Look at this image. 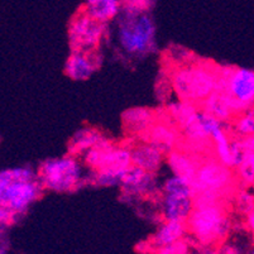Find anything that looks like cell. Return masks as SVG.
Listing matches in <instances>:
<instances>
[{"label":"cell","mask_w":254,"mask_h":254,"mask_svg":"<svg viewBox=\"0 0 254 254\" xmlns=\"http://www.w3.org/2000/svg\"><path fill=\"white\" fill-rule=\"evenodd\" d=\"M235 130L243 137L254 135V108L238 117L235 122Z\"/></svg>","instance_id":"44dd1931"},{"label":"cell","mask_w":254,"mask_h":254,"mask_svg":"<svg viewBox=\"0 0 254 254\" xmlns=\"http://www.w3.org/2000/svg\"><path fill=\"white\" fill-rule=\"evenodd\" d=\"M216 91L225 94L234 115L254 106V70L243 67L218 68Z\"/></svg>","instance_id":"7a4b0ae2"},{"label":"cell","mask_w":254,"mask_h":254,"mask_svg":"<svg viewBox=\"0 0 254 254\" xmlns=\"http://www.w3.org/2000/svg\"><path fill=\"white\" fill-rule=\"evenodd\" d=\"M244 162H246L247 165L251 166V167L254 170V153H247L246 161H244Z\"/></svg>","instance_id":"f1b7e54d"},{"label":"cell","mask_w":254,"mask_h":254,"mask_svg":"<svg viewBox=\"0 0 254 254\" xmlns=\"http://www.w3.org/2000/svg\"><path fill=\"white\" fill-rule=\"evenodd\" d=\"M42 189L39 179L36 181H20L11 179L10 170H3L0 173V204L15 218L28 210L39 197Z\"/></svg>","instance_id":"5b68a950"},{"label":"cell","mask_w":254,"mask_h":254,"mask_svg":"<svg viewBox=\"0 0 254 254\" xmlns=\"http://www.w3.org/2000/svg\"><path fill=\"white\" fill-rule=\"evenodd\" d=\"M99 57L95 52L85 53L80 51H72L64 64V72L72 80H87L92 72L98 68Z\"/></svg>","instance_id":"8fae6325"},{"label":"cell","mask_w":254,"mask_h":254,"mask_svg":"<svg viewBox=\"0 0 254 254\" xmlns=\"http://www.w3.org/2000/svg\"><path fill=\"white\" fill-rule=\"evenodd\" d=\"M202 108H204L202 110L209 113L212 117H215L220 122H226V120H229L230 118L234 117L226 95L223 92L216 91V90L212 92L207 100L202 103Z\"/></svg>","instance_id":"ffe728a7"},{"label":"cell","mask_w":254,"mask_h":254,"mask_svg":"<svg viewBox=\"0 0 254 254\" xmlns=\"http://www.w3.org/2000/svg\"><path fill=\"white\" fill-rule=\"evenodd\" d=\"M38 179L43 189L70 192L81 185L82 170L73 156L47 159L39 166Z\"/></svg>","instance_id":"277c9868"},{"label":"cell","mask_w":254,"mask_h":254,"mask_svg":"<svg viewBox=\"0 0 254 254\" xmlns=\"http://www.w3.org/2000/svg\"><path fill=\"white\" fill-rule=\"evenodd\" d=\"M200 254H210V253H200Z\"/></svg>","instance_id":"4dcf8cb0"},{"label":"cell","mask_w":254,"mask_h":254,"mask_svg":"<svg viewBox=\"0 0 254 254\" xmlns=\"http://www.w3.org/2000/svg\"><path fill=\"white\" fill-rule=\"evenodd\" d=\"M235 204L239 211L248 215L254 211V196L248 191H240L235 197Z\"/></svg>","instance_id":"cb8c5ba5"},{"label":"cell","mask_w":254,"mask_h":254,"mask_svg":"<svg viewBox=\"0 0 254 254\" xmlns=\"http://www.w3.org/2000/svg\"><path fill=\"white\" fill-rule=\"evenodd\" d=\"M144 138V143H148L152 147L158 149L161 153L168 156L171 152L177 149V144L180 142V133L170 122H158L153 124L145 134L142 135Z\"/></svg>","instance_id":"9c48e42d"},{"label":"cell","mask_w":254,"mask_h":254,"mask_svg":"<svg viewBox=\"0 0 254 254\" xmlns=\"http://www.w3.org/2000/svg\"><path fill=\"white\" fill-rule=\"evenodd\" d=\"M122 176L123 175L94 171L90 180L92 184L99 185V186H117V185H122Z\"/></svg>","instance_id":"603a6c76"},{"label":"cell","mask_w":254,"mask_h":254,"mask_svg":"<svg viewBox=\"0 0 254 254\" xmlns=\"http://www.w3.org/2000/svg\"><path fill=\"white\" fill-rule=\"evenodd\" d=\"M154 254H189V244L185 240H180L175 244L157 249Z\"/></svg>","instance_id":"d4e9b609"},{"label":"cell","mask_w":254,"mask_h":254,"mask_svg":"<svg viewBox=\"0 0 254 254\" xmlns=\"http://www.w3.org/2000/svg\"><path fill=\"white\" fill-rule=\"evenodd\" d=\"M120 186L128 193H149L154 189V173H148L135 166H131L123 173Z\"/></svg>","instance_id":"4fadbf2b"},{"label":"cell","mask_w":254,"mask_h":254,"mask_svg":"<svg viewBox=\"0 0 254 254\" xmlns=\"http://www.w3.org/2000/svg\"><path fill=\"white\" fill-rule=\"evenodd\" d=\"M131 166H133V163H131L130 148L113 145L112 148L108 149L104 154V158L99 166L98 171L123 175Z\"/></svg>","instance_id":"e0dca14e"},{"label":"cell","mask_w":254,"mask_h":254,"mask_svg":"<svg viewBox=\"0 0 254 254\" xmlns=\"http://www.w3.org/2000/svg\"><path fill=\"white\" fill-rule=\"evenodd\" d=\"M104 137L101 135L98 129L94 128H82L78 129L68 143V149H70V156H76L78 153H82L90 151L91 148L96 147Z\"/></svg>","instance_id":"d6986e66"},{"label":"cell","mask_w":254,"mask_h":254,"mask_svg":"<svg viewBox=\"0 0 254 254\" xmlns=\"http://www.w3.org/2000/svg\"><path fill=\"white\" fill-rule=\"evenodd\" d=\"M190 103H204L215 91L218 72L209 64H191Z\"/></svg>","instance_id":"ba28073f"},{"label":"cell","mask_w":254,"mask_h":254,"mask_svg":"<svg viewBox=\"0 0 254 254\" xmlns=\"http://www.w3.org/2000/svg\"><path fill=\"white\" fill-rule=\"evenodd\" d=\"M122 6L123 3L118 0H89L81 6L80 10L84 11L85 14L91 17L92 19L105 24L115 15H118Z\"/></svg>","instance_id":"ac0fdd59"},{"label":"cell","mask_w":254,"mask_h":254,"mask_svg":"<svg viewBox=\"0 0 254 254\" xmlns=\"http://www.w3.org/2000/svg\"><path fill=\"white\" fill-rule=\"evenodd\" d=\"M233 182L234 179L232 170L219 162L218 159L210 158L200 162L196 179L193 180L191 186L193 196L204 191L224 196L228 191L232 190Z\"/></svg>","instance_id":"8992f818"},{"label":"cell","mask_w":254,"mask_h":254,"mask_svg":"<svg viewBox=\"0 0 254 254\" xmlns=\"http://www.w3.org/2000/svg\"><path fill=\"white\" fill-rule=\"evenodd\" d=\"M167 162L176 177H181L190 184H192L193 180L196 179L200 162L193 158L190 152L175 149L167 156Z\"/></svg>","instance_id":"9a60e30c"},{"label":"cell","mask_w":254,"mask_h":254,"mask_svg":"<svg viewBox=\"0 0 254 254\" xmlns=\"http://www.w3.org/2000/svg\"><path fill=\"white\" fill-rule=\"evenodd\" d=\"M186 225L189 233L202 246L218 243L230 230V220L223 204L195 206Z\"/></svg>","instance_id":"3957f363"},{"label":"cell","mask_w":254,"mask_h":254,"mask_svg":"<svg viewBox=\"0 0 254 254\" xmlns=\"http://www.w3.org/2000/svg\"><path fill=\"white\" fill-rule=\"evenodd\" d=\"M124 15L119 23L120 47L131 56H144L154 48L156 25L151 15L124 6Z\"/></svg>","instance_id":"6da1fadb"},{"label":"cell","mask_w":254,"mask_h":254,"mask_svg":"<svg viewBox=\"0 0 254 254\" xmlns=\"http://www.w3.org/2000/svg\"><path fill=\"white\" fill-rule=\"evenodd\" d=\"M242 147H243L244 152L247 153H254V135L251 137H244L243 139H240Z\"/></svg>","instance_id":"4316f807"},{"label":"cell","mask_w":254,"mask_h":254,"mask_svg":"<svg viewBox=\"0 0 254 254\" xmlns=\"http://www.w3.org/2000/svg\"><path fill=\"white\" fill-rule=\"evenodd\" d=\"M246 223H247V226H248L249 232H251L254 237V211H252L251 214L247 215Z\"/></svg>","instance_id":"83f0119b"},{"label":"cell","mask_w":254,"mask_h":254,"mask_svg":"<svg viewBox=\"0 0 254 254\" xmlns=\"http://www.w3.org/2000/svg\"><path fill=\"white\" fill-rule=\"evenodd\" d=\"M189 232L187 230L186 223H180V221H163L156 234L151 238L149 244L153 248V251H157L163 247L175 244L180 240H184L185 235Z\"/></svg>","instance_id":"2e32d148"},{"label":"cell","mask_w":254,"mask_h":254,"mask_svg":"<svg viewBox=\"0 0 254 254\" xmlns=\"http://www.w3.org/2000/svg\"><path fill=\"white\" fill-rule=\"evenodd\" d=\"M163 193H191L193 195V191L190 182L181 177L173 176L163 185Z\"/></svg>","instance_id":"7402d4cb"},{"label":"cell","mask_w":254,"mask_h":254,"mask_svg":"<svg viewBox=\"0 0 254 254\" xmlns=\"http://www.w3.org/2000/svg\"><path fill=\"white\" fill-rule=\"evenodd\" d=\"M131 163L135 167L148 173H154L162 165L165 154L161 153L157 148L148 143H140L133 145L130 148Z\"/></svg>","instance_id":"5bb4252c"},{"label":"cell","mask_w":254,"mask_h":254,"mask_svg":"<svg viewBox=\"0 0 254 254\" xmlns=\"http://www.w3.org/2000/svg\"><path fill=\"white\" fill-rule=\"evenodd\" d=\"M195 207L191 193H163L162 214L165 221L187 223Z\"/></svg>","instance_id":"30bf717a"},{"label":"cell","mask_w":254,"mask_h":254,"mask_svg":"<svg viewBox=\"0 0 254 254\" xmlns=\"http://www.w3.org/2000/svg\"><path fill=\"white\" fill-rule=\"evenodd\" d=\"M105 32V24L92 19L80 10L71 19L68 27V38L73 51L91 53L98 48Z\"/></svg>","instance_id":"52a82bcc"},{"label":"cell","mask_w":254,"mask_h":254,"mask_svg":"<svg viewBox=\"0 0 254 254\" xmlns=\"http://www.w3.org/2000/svg\"><path fill=\"white\" fill-rule=\"evenodd\" d=\"M238 173H239V179L242 180V182H244L246 185L254 186V170L251 166L244 162L243 165L238 168Z\"/></svg>","instance_id":"484cf974"},{"label":"cell","mask_w":254,"mask_h":254,"mask_svg":"<svg viewBox=\"0 0 254 254\" xmlns=\"http://www.w3.org/2000/svg\"><path fill=\"white\" fill-rule=\"evenodd\" d=\"M124 130L131 135H143L153 127L157 122L154 112L147 108H131L124 112L123 117Z\"/></svg>","instance_id":"7c38bea8"},{"label":"cell","mask_w":254,"mask_h":254,"mask_svg":"<svg viewBox=\"0 0 254 254\" xmlns=\"http://www.w3.org/2000/svg\"><path fill=\"white\" fill-rule=\"evenodd\" d=\"M249 254H254V247H253V248H252V251H251V253H249Z\"/></svg>","instance_id":"f546056e"}]
</instances>
